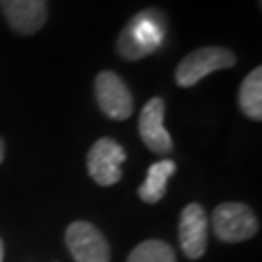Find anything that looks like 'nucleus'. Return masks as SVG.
<instances>
[{
  "instance_id": "9d476101",
  "label": "nucleus",
  "mask_w": 262,
  "mask_h": 262,
  "mask_svg": "<svg viewBox=\"0 0 262 262\" xmlns=\"http://www.w3.org/2000/svg\"><path fill=\"white\" fill-rule=\"evenodd\" d=\"M177 171V165L173 159H161L148 169V175L138 188V194L146 204H156L165 196L167 181Z\"/></svg>"
},
{
  "instance_id": "423d86ee",
  "label": "nucleus",
  "mask_w": 262,
  "mask_h": 262,
  "mask_svg": "<svg viewBox=\"0 0 262 262\" xmlns=\"http://www.w3.org/2000/svg\"><path fill=\"white\" fill-rule=\"evenodd\" d=\"M126 159V151L113 138H99L88 154L90 177L101 187H111L122 177L121 165Z\"/></svg>"
},
{
  "instance_id": "f8f14e48",
  "label": "nucleus",
  "mask_w": 262,
  "mask_h": 262,
  "mask_svg": "<svg viewBox=\"0 0 262 262\" xmlns=\"http://www.w3.org/2000/svg\"><path fill=\"white\" fill-rule=\"evenodd\" d=\"M126 262H177L175 260V251L173 247L165 241L150 239L140 243L130 254Z\"/></svg>"
},
{
  "instance_id": "ddd939ff",
  "label": "nucleus",
  "mask_w": 262,
  "mask_h": 262,
  "mask_svg": "<svg viewBox=\"0 0 262 262\" xmlns=\"http://www.w3.org/2000/svg\"><path fill=\"white\" fill-rule=\"evenodd\" d=\"M4 151H6V148H4V142H2V138H0V163H2V159H4Z\"/></svg>"
},
{
  "instance_id": "4468645a",
  "label": "nucleus",
  "mask_w": 262,
  "mask_h": 262,
  "mask_svg": "<svg viewBox=\"0 0 262 262\" xmlns=\"http://www.w3.org/2000/svg\"><path fill=\"white\" fill-rule=\"evenodd\" d=\"M4 260V243H2V239H0V262Z\"/></svg>"
},
{
  "instance_id": "7ed1b4c3",
  "label": "nucleus",
  "mask_w": 262,
  "mask_h": 262,
  "mask_svg": "<svg viewBox=\"0 0 262 262\" xmlns=\"http://www.w3.org/2000/svg\"><path fill=\"white\" fill-rule=\"evenodd\" d=\"M212 225L217 239L225 243H241L256 235L258 220L251 208L241 202H224L214 210Z\"/></svg>"
},
{
  "instance_id": "1a4fd4ad",
  "label": "nucleus",
  "mask_w": 262,
  "mask_h": 262,
  "mask_svg": "<svg viewBox=\"0 0 262 262\" xmlns=\"http://www.w3.org/2000/svg\"><path fill=\"white\" fill-rule=\"evenodd\" d=\"M0 8L12 29L21 35L37 33L49 14L47 0H0Z\"/></svg>"
},
{
  "instance_id": "6e6552de",
  "label": "nucleus",
  "mask_w": 262,
  "mask_h": 262,
  "mask_svg": "<svg viewBox=\"0 0 262 262\" xmlns=\"http://www.w3.org/2000/svg\"><path fill=\"white\" fill-rule=\"evenodd\" d=\"M163 119H165L163 99L161 97H151L140 113L138 132H140L142 142L154 154H169L173 150V140H171V134L163 126Z\"/></svg>"
},
{
  "instance_id": "0eeeda50",
  "label": "nucleus",
  "mask_w": 262,
  "mask_h": 262,
  "mask_svg": "<svg viewBox=\"0 0 262 262\" xmlns=\"http://www.w3.org/2000/svg\"><path fill=\"white\" fill-rule=\"evenodd\" d=\"M179 241L187 258H200L208 245V215L204 208L192 202L185 206L179 220Z\"/></svg>"
},
{
  "instance_id": "f257e3e1",
  "label": "nucleus",
  "mask_w": 262,
  "mask_h": 262,
  "mask_svg": "<svg viewBox=\"0 0 262 262\" xmlns=\"http://www.w3.org/2000/svg\"><path fill=\"white\" fill-rule=\"evenodd\" d=\"M167 33V18L161 10L138 12L117 39V51L126 60H140L161 49Z\"/></svg>"
},
{
  "instance_id": "20e7f679",
  "label": "nucleus",
  "mask_w": 262,
  "mask_h": 262,
  "mask_svg": "<svg viewBox=\"0 0 262 262\" xmlns=\"http://www.w3.org/2000/svg\"><path fill=\"white\" fill-rule=\"evenodd\" d=\"M95 99L103 115L113 121H126L134 111V99L128 85L111 70L95 76Z\"/></svg>"
},
{
  "instance_id": "39448f33",
  "label": "nucleus",
  "mask_w": 262,
  "mask_h": 262,
  "mask_svg": "<svg viewBox=\"0 0 262 262\" xmlns=\"http://www.w3.org/2000/svg\"><path fill=\"white\" fill-rule=\"evenodd\" d=\"M66 245L76 262H109L111 249L103 233L90 222H74L66 229Z\"/></svg>"
},
{
  "instance_id": "f03ea898",
  "label": "nucleus",
  "mask_w": 262,
  "mask_h": 262,
  "mask_svg": "<svg viewBox=\"0 0 262 262\" xmlns=\"http://www.w3.org/2000/svg\"><path fill=\"white\" fill-rule=\"evenodd\" d=\"M237 62L235 55L225 47H200L192 53H188L175 70V80L181 88H192L202 78L212 74L215 70L231 68Z\"/></svg>"
},
{
  "instance_id": "9b49d317",
  "label": "nucleus",
  "mask_w": 262,
  "mask_h": 262,
  "mask_svg": "<svg viewBox=\"0 0 262 262\" xmlns=\"http://www.w3.org/2000/svg\"><path fill=\"white\" fill-rule=\"evenodd\" d=\"M239 107L241 111L253 119L260 121L262 119V68L256 66L253 72L245 76L243 84L239 88Z\"/></svg>"
}]
</instances>
